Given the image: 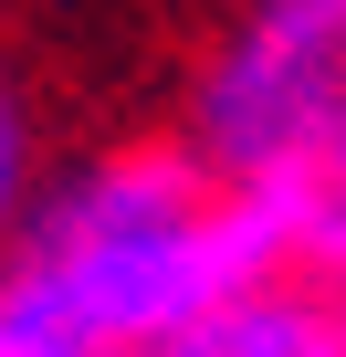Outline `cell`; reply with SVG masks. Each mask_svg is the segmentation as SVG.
<instances>
[{"label":"cell","instance_id":"obj_3","mask_svg":"<svg viewBox=\"0 0 346 357\" xmlns=\"http://www.w3.org/2000/svg\"><path fill=\"white\" fill-rule=\"evenodd\" d=\"M53 168H63V158H53L42 95H32L22 53L0 43V252L22 242V221H32V200H42V178H53Z\"/></svg>","mask_w":346,"mask_h":357},{"label":"cell","instance_id":"obj_2","mask_svg":"<svg viewBox=\"0 0 346 357\" xmlns=\"http://www.w3.org/2000/svg\"><path fill=\"white\" fill-rule=\"evenodd\" d=\"M147 357H346V294H325L304 273H262Z\"/></svg>","mask_w":346,"mask_h":357},{"label":"cell","instance_id":"obj_1","mask_svg":"<svg viewBox=\"0 0 346 357\" xmlns=\"http://www.w3.org/2000/svg\"><path fill=\"white\" fill-rule=\"evenodd\" d=\"M168 126L273 231L283 273L346 294V0H221Z\"/></svg>","mask_w":346,"mask_h":357}]
</instances>
